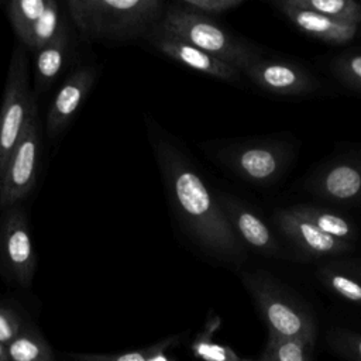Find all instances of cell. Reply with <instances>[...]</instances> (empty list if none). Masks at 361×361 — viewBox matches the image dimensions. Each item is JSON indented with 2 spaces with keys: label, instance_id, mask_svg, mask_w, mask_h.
Wrapping results in <instances>:
<instances>
[{
  "label": "cell",
  "instance_id": "cell-22",
  "mask_svg": "<svg viewBox=\"0 0 361 361\" xmlns=\"http://www.w3.org/2000/svg\"><path fill=\"white\" fill-rule=\"evenodd\" d=\"M290 6L314 11L338 23L361 25V3L355 0H286Z\"/></svg>",
  "mask_w": 361,
  "mask_h": 361
},
{
  "label": "cell",
  "instance_id": "cell-7",
  "mask_svg": "<svg viewBox=\"0 0 361 361\" xmlns=\"http://www.w3.org/2000/svg\"><path fill=\"white\" fill-rule=\"evenodd\" d=\"M37 252L23 203L0 210V274L20 288L32 285Z\"/></svg>",
  "mask_w": 361,
  "mask_h": 361
},
{
  "label": "cell",
  "instance_id": "cell-18",
  "mask_svg": "<svg viewBox=\"0 0 361 361\" xmlns=\"http://www.w3.org/2000/svg\"><path fill=\"white\" fill-rule=\"evenodd\" d=\"M316 276L319 282L336 296L361 306V279L341 267L336 259L317 267Z\"/></svg>",
  "mask_w": 361,
  "mask_h": 361
},
{
  "label": "cell",
  "instance_id": "cell-27",
  "mask_svg": "<svg viewBox=\"0 0 361 361\" xmlns=\"http://www.w3.org/2000/svg\"><path fill=\"white\" fill-rule=\"evenodd\" d=\"M326 341L337 355L347 361H361V333L336 327L327 331Z\"/></svg>",
  "mask_w": 361,
  "mask_h": 361
},
{
  "label": "cell",
  "instance_id": "cell-14",
  "mask_svg": "<svg viewBox=\"0 0 361 361\" xmlns=\"http://www.w3.org/2000/svg\"><path fill=\"white\" fill-rule=\"evenodd\" d=\"M97 78V69L90 65L79 66L61 83L45 117V131L49 138L62 133L85 103Z\"/></svg>",
  "mask_w": 361,
  "mask_h": 361
},
{
  "label": "cell",
  "instance_id": "cell-5",
  "mask_svg": "<svg viewBox=\"0 0 361 361\" xmlns=\"http://www.w3.org/2000/svg\"><path fill=\"white\" fill-rule=\"evenodd\" d=\"M35 113L38 111L30 86L28 54L18 42L11 54L0 106V172Z\"/></svg>",
  "mask_w": 361,
  "mask_h": 361
},
{
  "label": "cell",
  "instance_id": "cell-11",
  "mask_svg": "<svg viewBox=\"0 0 361 361\" xmlns=\"http://www.w3.org/2000/svg\"><path fill=\"white\" fill-rule=\"evenodd\" d=\"M274 221L283 237L295 247L299 258H337L357 250L355 244L324 234L292 207L278 209L274 213Z\"/></svg>",
  "mask_w": 361,
  "mask_h": 361
},
{
  "label": "cell",
  "instance_id": "cell-29",
  "mask_svg": "<svg viewBox=\"0 0 361 361\" xmlns=\"http://www.w3.org/2000/svg\"><path fill=\"white\" fill-rule=\"evenodd\" d=\"M30 324L14 306L0 303V343L6 347Z\"/></svg>",
  "mask_w": 361,
  "mask_h": 361
},
{
  "label": "cell",
  "instance_id": "cell-19",
  "mask_svg": "<svg viewBox=\"0 0 361 361\" xmlns=\"http://www.w3.org/2000/svg\"><path fill=\"white\" fill-rule=\"evenodd\" d=\"M66 27H69L68 20L65 18L59 3L55 0H48L44 14L20 39V44H23L25 49L32 54L55 39Z\"/></svg>",
  "mask_w": 361,
  "mask_h": 361
},
{
  "label": "cell",
  "instance_id": "cell-26",
  "mask_svg": "<svg viewBox=\"0 0 361 361\" xmlns=\"http://www.w3.org/2000/svg\"><path fill=\"white\" fill-rule=\"evenodd\" d=\"M330 72L344 87L361 93V51L348 49L336 55Z\"/></svg>",
  "mask_w": 361,
  "mask_h": 361
},
{
  "label": "cell",
  "instance_id": "cell-24",
  "mask_svg": "<svg viewBox=\"0 0 361 361\" xmlns=\"http://www.w3.org/2000/svg\"><path fill=\"white\" fill-rule=\"evenodd\" d=\"M48 6V0H13L4 4L6 16L18 41L38 21Z\"/></svg>",
  "mask_w": 361,
  "mask_h": 361
},
{
  "label": "cell",
  "instance_id": "cell-28",
  "mask_svg": "<svg viewBox=\"0 0 361 361\" xmlns=\"http://www.w3.org/2000/svg\"><path fill=\"white\" fill-rule=\"evenodd\" d=\"M244 1L245 0H176L175 3L185 11L213 18L238 8Z\"/></svg>",
  "mask_w": 361,
  "mask_h": 361
},
{
  "label": "cell",
  "instance_id": "cell-17",
  "mask_svg": "<svg viewBox=\"0 0 361 361\" xmlns=\"http://www.w3.org/2000/svg\"><path fill=\"white\" fill-rule=\"evenodd\" d=\"M292 209L313 223L320 231L336 240L350 244H357L360 240L358 226L348 216L337 210L322 207L319 204H295Z\"/></svg>",
  "mask_w": 361,
  "mask_h": 361
},
{
  "label": "cell",
  "instance_id": "cell-12",
  "mask_svg": "<svg viewBox=\"0 0 361 361\" xmlns=\"http://www.w3.org/2000/svg\"><path fill=\"white\" fill-rule=\"evenodd\" d=\"M219 203L244 247L268 258H293L274 234L271 227L245 202L228 193H217Z\"/></svg>",
  "mask_w": 361,
  "mask_h": 361
},
{
  "label": "cell",
  "instance_id": "cell-20",
  "mask_svg": "<svg viewBox=\"0 0 361 361\" xmlns=\"http://www.w3.org/2000/svg\"><path fill=\"white\" fill-rule=\"evenodd\" d=\"M7 355L8 361H56L49 343L31 323L7 345Z\"/></svg>",
  "mask_w": 361,
  "mask_h": 361
},
{
  "label": "cell",
  "instance_id": "cell-3",
  "mask_svg": "<svg viewBox=\"0 0 361 361\" xmlns=\"http://www.w3.org/2000/svg\"><path fill=\"white\" fill-rule=\"evenodd\" d=\"M238 272L245 290L268 327V334L316 340L314 314L295 292L265 271L243 269Z\"/></svg>",
  "mask_w": 361,
  "mask_h": 361
},
{
  "label": "cell",
  "instance_id": "cell-4",
  "mask_svg": "<svg viewBox=\"0 0 361 361\" xmlns=\"http://www.w3.org/2000/svg\"><path fill=\"white\" fill-rule=\"evenodd\" d=\"M158 27L240 72L264 55L259 47L214 18L185 11L175 1L166 4Z\"/></svg>",
  "mask_w": 361,
  "mask_h": 361
},
{
  "label": "cell",
  "instance_id": "cell-10",
  "mask_svg": "<svg viewBox=\"0 0 361 361\" xmlns=\"http://www.w3.org/2000/svg\"><path fill=\"white\" fill-rule=\"evenodd\" d=\"M241 75L257 87L278 96H309L322 86L320 80L302 65L264 55L248 65Z\"/></svg>",
  "mask_w": 361,
  "mask_h": 361
},
{
  "label": "cell",
  "instance_id": "cell-13",
  "mask_svg": "<svg viewBox=\"0 0 361 361\" xmlns=\"http://www.w3.org/2000/svg\"><path fill=\"white\" fill-rule=\"evenodd\" d=\"M144 39L158 52L185 68L231 85H238L241 82V72L238 69L219 61L192 44L182 41L158 25L151 30Z\"/></svg>",
  "mask_w": 361,
  "mask_h": 361
},
{
  "label": "cell",
  "instance_id": "cell-16",
  "mask_svg": "<svg viewBox=\"0 0 361 361\" xmlns=\"http://www.w3.org/2000/svg\"><path fill=\"white\" fill-rule=\"evenodd\" d=\"M72 54V38L66 27L55 39L32 52L37 93L47 92L59 78Z\"/></svg>",
  "mask_w": 361,
  "mask_h": 361
},
{
  "label": "cell",
  "instance_id": "cell-21",
  "mask_svg": "<svg viewBox=\"0 0 361 361\" xmlns=\"http://www.w3.org/2000/svg\"><path fill=\"white\" fill-rule=\"evenodd\" d=\"M312 338H285L268 334L265 350L257 360L243 361H312Z\"/></svg>",
  "mask_w": 361,
  "mask_h": 361
},
{
  "label": "cell",
  "instance_id": "cell-23",
  "mask_svg": "<svg viewBox=\"0 0 361 361\" xmlns=\"http://www.w3.org/2000/svg\"><path fill=\"white\" fill-rule=\"evenodd\" d=\"M178 341V337H168L165 340H161L152 345L124 351V353H116V354H85V353H71L63 354V361H154L157 355L171 348Z\"/></svg>",
  "mask_w": 361,
  "mask_h": 361
},
{
  "label": "cell",
  "instance_id": "cell-6",
  "mask_svg": "<svg viewBox=\"0 0 361 361\" xmlns=\"http://www.w3.org/2000/svg\"><path fill=\"white\" fill-rule=\"evenodd\" d=\"M216 159L240 179L269 186L288 171L295 159V148L279 140H251L219 149Z\"/></svg>",
  "mask_w": 361,
  "mask_h": 361
},
{
  "label": "cell",
  "instance_id": "cell-1",
  "mask_svg": "<svg viewBox=\"0 0 361 361\" xmlns=\"http://www.w3.org/2000/svg\"><path fill=\"white\" fill-rule=\"evenodd\" d=\"M169 204L185 234L209 258L241 271L247 251L231 228L217 193L206 185L186 151L155 123L148 124Z\"/></svg>",
  "mask_w": 361,
  "mask_h": 361
},
{
  "label": "cell",
  "instance_id": "cell-30",
  "mask_svg": "<svg viewBox=\"0 0 361 361\" xmlns=\"http://www.w3.org/2000/svg\"><path fill=\"white\" fill-rule=\"evenodd\" d=\"M341 267L348 269L351 274H354L358 279H361V258H343L336 259Z\"/></svg>",
  "mask_w": 361,
  "mask_h": 361
},
{
  "label": "cell",
  "instance_id": "cell-2",
  "mask_svg": "<svg viewBox=\"0 0 361 361\" xmlns=\"http://www.w3.org/2000/svg\"><path fill=\"white\" fill-rule=\"evenodd\" d=\"M162 0H69V20L89 41L127 42L145 38L165 11Z\"/></svg>",
  "mask_w": 361,
  "mask_h": 361
},
{
  "label": "cell",
  "instance_id": "cell-15",
  "mask_svg": "<svg viewBox=\"0 0 361 361\" xmlns=\"http://www.w3.org/2000/svg\"><path fill=\"white\" fill-rule=\"evenodd\" d=\"M269 4L285 16L286 20L300 32L329 45H345L358 34L360 27L357 25L338 23L314 11L290 6L286 0H275Z\"/></svg>",
  "mask_w": 361,
  "mask_h": 361
},
{
  "label": "cell",
  "instance_id": "cell-9",
  "mask_svg": "<svg viewBox=\"0 0 361 361\" xmlns=\"http://www.w3.org/2000/svg\"><path fill=\"white\" fill-rule=\"evenodd\" d=\"M312 196L341 206H361V149L320 164L303 182Z\"/></svg>",
  "mask_w": 361,
  "mask_h": 361
},
{
  "label": "cell",
  "instance_id": "cell-31",
  "mask_svg": "<svg viewBox=\"0 0 361 361\" xmlns=\"http://www.w3.org/2000/svg\"><path fill=\"white\" fill-rule=\"evenodd\" d=\"M0 361H8L7 347L4 344H1V343H0Z\"/></svg>",
  "mask_w": 361,
  "mask_h": 361
},
{
  "label": "cell",
  "instance_id": "cell-8",
  "mask_svg": "<svg viewBox=\"0 0 361 361\" xmlns=\"http://www.w3.org/2000/svg\"><path fill=\"white\" fill-rule=\"evenodd\" d=\"M41 147L42 127L35 113L0 172V210L20 204L31 195L37 182Z\"/></svg>",
  "mask_w": 361,
  "mask_h": 361
},
{
  "label": "cell",
  "instance_id": "cell-25",
  "mask_svg": "<svg viewBox=\"0 0 361 361\" xmlns=\"http://www.w3.org/2000/svg\"><path fill=\"white\" fill-rule=\"evenodd\" d=\"M219 324L220 322L217 317L214 320H209L204 330L200 331V334L195 338L192 343L195 357L203 361H243L244 358H240L230 347L213 341L212 336Z\"/></svg>",
  "mask_w": 361,
  "mask_h": 361
}]
</instances>
